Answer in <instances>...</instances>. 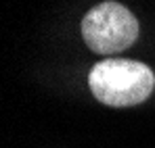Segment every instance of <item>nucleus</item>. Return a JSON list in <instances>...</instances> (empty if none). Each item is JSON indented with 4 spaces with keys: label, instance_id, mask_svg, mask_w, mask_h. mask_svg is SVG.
<instances>
[{
    "label": "nucleus",
    "instance_id": "f257e3e1",
    "mask_svg": "<svg viewBox=\"0 0 155 148\" xmlns=\"http://www.w3.org/2000/svg\"><path fill=\"white\" fill-rule=\"evenodd\" d=\"M88 86L94 98L107 106H134L153 92V71L138 61L105 58L92 67Z\"/></svg>",
    "mask_w": 155,
    "mask_h": 148
},
{
    "label": "nucleus",
    "instance_id": "f03ea898",
    "mask_svg": "<svg viewBox=\"0 0 155 148\" xmlns=\"http://www.w3.org/2000/svg\"><path fill=\"white\" fill-rule=\"evenodd\" d=\"M82 38L99 54H115L130 48L138 38V21L126 6L101 2L82 19Z\"/></svg>",
    "mask_w": 155,
    "mask_h": 148
}]
</instances>
